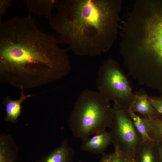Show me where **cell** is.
<instances>
[{
  "mask_svg": "<svg viewBox=\"0 0 162 162\" xmlns=\"http://www.w3.org/2000/svg\"><path fill=\"white\" fill-rule=\"evenodd\" d=\"M58 42L40 30L30 14L0 21V82L28 89L66 76L69 57Z\"/></svg>",
  "mask_w": 162,
  "mask_h": 162,
  "instance_id": "1",
  "label": "cell"
},
{
  "mask_svg": "<svg viewBox=\"0 0 162 162\" xmlns=\"http://www.w3.org/2000/svg\"><path fill=\"white\" fill-rule=\"evenodd\" d=\"M122 5V0H61L50 24L75 55L96 56L117 39Z\"/></svg>",
  "mask_w": 162,
  "mask_h": 162,
  "instance_id": "2",
  "label": "cell"
},
{
  "mask_svg": "<svg viewBox=\"0 0 162 162\" xmlns=\"http://www.w3.org/2000/svg\"><path fill=\"white\" fill-rule=\"evenodd\" d=\"M123 22L119 52L128 74L162 87V5L136 0Z\"/></svg>",
  "mask_w": 162,
  "mask_h": 162,
  "instance_id": "3",
  "label": "cell"
},
{
  "mask_svg": "<svg viewBox=\"0 0 162 162\" xmlns=\"http://www.w3.org/2000/svg\"><path fill=\"white\" fill-rule=\"evenodd\" d=\"M113 115L110 100L100 92L86 88L75 103L69 126L75 137L83 140L110 128Z\"/></svg>",
  "mask_w": 162,
  "mask_h": 162,
  "instance_id": "4",
  "label": "cell"
},
{
  "mask_svg": "<svg viewBox=\"0 0 162 162\" xmlns=\"http://www.w3.org/2000/svg\"><path fill=\"white\" fill-rule=\"evenodd\" d=\"M96 86L110 101L128 109L131 108L134 99L127 76L115 59L109 58L100 66Z\"/></svg>",
  "mask_w": 162,
  "mask_h": 162,
  "instance_id": "5",
  "label": "cell"
},
{
  "mask_svg": "<svg viewBox=\"0 0 162 162\" xmlns=\"http://www.w3.org/2000/svg\"><path fill=\"white\" fill-rule=\"evenodd\" d=\"M113 115L110 131L114 148L136 159L141 139L130 117L128 109L116 103L112 106Z\"/></svg>",
  "mask_w": 162,
  "mask_h": 162,
  "instance_id": "6",
  "label": "cell"
},
{
  "mask_svg": "<svg viewBox=\"0 0 162 162\" xmlns=\"http://www.w3.org/2000/svg\"><path fill=\"white\" fill-rule=\"evenodd\" d=\"M80 149L93 154H103L112 143L110 133L105 131L83 140Z\"/></svg>",
  "mask_w": 162,
  "mask_h": 162,
  "instance_id": "7",
  "label": "cell"
},
{
  "mask_svg": "<svg viewBox=\"0 0 162 162\" xmlns=\"http://www.w3.org/2000/svg\"><path fill=\"white\" fill-rule=\"evenodd\" d=\"M134 94V100L130 108L134 112L139 113L143 117L148 119L162 117L151 104L148 95L144 91L141 89Z\"/></svg>",
  "mask_w": 162,
  "mask_h": 162,
  "instance_id": "8",
  "label": "cell"
},
{
  "mask_svg": "<svg viewBox=\"0 0 162 162\" xmlns=\"http://www.w3.org/2000/svg\"><path fill=\"white\" fill-rule=\"evenodd\" d=\"M74 154V149L69 145L68 140L64 139L59 147L42 157L38 162H73Z\"/></svg>",
  "mask_w": 162,
  "mask_h": 162,
  "instance_id": "9",
  "label": "cell"
},
{
  "mask_svg": "<svg viewBox=\"0 0 162 162\" xmlns=\"http://www.w3.org/2000/svg\"><path fill=\"white\" fill-rule=\"evenodd\" d=\"M29 14L34 13L44 16L50 20L52 17L51 12L54 8H57L59 1L58 0H23Z\"/></svg>",
  "mask_w": 162,
  "mask_h": 162,
  "instance_id": "10",
  "label": "cell"
},
{
  "mask_svg": "<svg viewBox=\"0 0 162 162\" xmlns=\"http://www.w3.org/2000/svg\"><path fill=\"white\" fill-rule=\"evenodd\" d=\"M23 89H21V96L17 100H13L10 96H7L2 102L5 106L6 115L4 120L15 123L17 121L18 118L22 113L21 104L27 98L32 96L33 95H25Z\"/></svg>",
  "mask_w": 162,
  "mask_h": 162,
  "instance_id": "11",
  "label": "cell"
},
{
  "mask_svg": "<svg viewBox=\"0 0 162 162\" xmlns=\"http://www.w3.org/2000/svg\"><path fill=\"white\" fill-rule=\"evenodd\" d=\"M18 149L12 136L3 133L0 136V162H16Z\"/></svg>",
  "mask_w": 162,
  "mask_h": 162,
  "instance_id": "12",
  "label": "cell"
},
{
  "mask_svg": "<svg viewBox=\"0 0 162 162\" xmlns=\"http://www.w3.org/2000/svg\"><path fill=\"white\" fill-rule=\"evenodd\" d=\"M136 159L137 162H158L157 153L154 142L141 143Z\"/></svg>",
  "mask_w": 162,
  "mask_h": 162,
  "instance_id": "13",
  "label": "cell"
},
{
  "mask_svg": "<svg viewBox=\"0 0 162 162\" xmlns=\"http://www.w3.org/2000/svg\"><path fill=\"white\" fill-rule=\"evenodd\" d=\"M142 118L150 138L155 142L162 143V117L152 119Z\"/></svg>",
  "mask_w": 162,
  "mask_h": 162,
  "instance_id": "14",
  "label": "cell"
},
{
  "mask_svg": "<svg viewBox=\"0 0 162 162\" xmlns=\"http://www.w3.org/2000/svg\"><path fill=\"white\" fill-rule=\"evenodd\" d=\"M130 117L136 130L140 135L142 143L154 141L150 137L142 118L134 112L131 109H128Z\"/></svg>",
  "mask_w": 162,
  "mask_h": 162,
  "instance_id": "15",
  "label": "cell"
},
{
  "mask_svg": "<svg viewBox=\"0 0 162 162\" xmlns=\"http://www.w3.org/2000/svg\"><path fill=\"white\" fill-rule=\"evenodd\" d=\"M114 148V152L112 153L102 154L99 162H137L136 159L130 158L117 148Z\"/></svg>",
  "mask_w": 162,
  "mask_h": 162,
  "instance_id": "16",
  "label": "cell"
},
{
  "mask_svg": "<svg viewBox=\"0 0 162 162\" xmlns=\"http://www.w3.org/2000/svg\"><path fill=\"white\" fill-rule=\"evenodd\" d=\"M148 98L153 107L162 117V95L160 96L148 95Z\"/></svg>",
  "mask_w": 162,
  "mask_h": 162,
  "instance_id": "17",
  "label": "cell"
},
{
  "mask_svg": "<svg viewBox=\"0 0 162 162\" xmlns=\"http://www.w3.org/2000/svg\"><path fill=\"white\" fill-rule=\"evenodd\" d=\"M12 4L11 0H0V19L5 14Z\"/></svg>",
  "mask_w": 162,
  "mask_h": 162,
  "instance_id": "18",
  "label": "cell"
},
{
  "mask_svg": "<svg viewBox=\"0 0 162 162\" xmlns=\"http://www.w3.org/2000/svg\"><path fill=\"white\" fill-rule=\"evenodd\" d=\"M155 143L158 155V162H162V143L155 142Z\"/></svg>",
  "mask_w": 162,
  "mask_h": 162,
  "instance_id": "19",
  "label": "cell"
},
{
  "mask_svg": "<svg viewBox=\"0 0 162 162\" xmlns=\"http://www.w3.org/2000/svg\"><path fill=\"white\" fill-rule=\"evenodd\" d=\"M79 162H82L81 161H79Z\"/></svg>",
  "mask_w": 162,
  "mask_h": 162,
  "instance_id": "20",
  "label": "cell"
}]
</instances>
